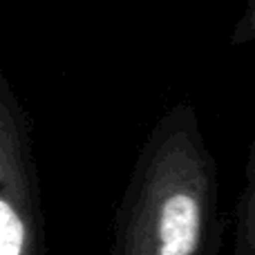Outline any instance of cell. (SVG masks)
<instances>
[{
    "label": "cell",
    "mask_w": 255,
    "mask_h": 255,
    "mask_svg": "<svg viewBox=\"0 0 255 255\" xmlns=\"http://www.w3.org/2000/svg\"><path fill=\"white\" fill-rule=\"evenodd\" d=\"M220 172L188 103L168 108L136 152L115 213L110 255H217Z\"/></svg>",
    "instance_id": "cell-1"
},
{
    "label": "cell",
    "mask_w": 255,
    "mask_h": 255,
    "mask_svg": "<svg viewBox=\"0 0 255 255\" xmlns=\"http://www.w3.org/2000/svg\"><path fill=\"white\" fill-rule=\"evenodd\" d=\"M0 255H47L31 119L0 74Z\"/></svg>",
    "instance_id": "cell-2"
},
{
    "label": "cell",
    "mask_w": 255,
    "mask_h": 255,
    "mask_svg": "<svg viewBox=\"0 0 255 255\" xmlns=\"http://www.w3.org/2000/svg\"><path fill=\"white\" fill-rule=\"evenodd\" d=\"M233 255H255V139L244 168V186L235 213Z\"/></svg>",
    "instance_id": "cell-3"
},
{
    "label": "cell",
    "mask_w": 255,
    "mask_h": 255,
    "mask_svg": "<svg viewBox=\"0 0 255 255\" xmlns=\"http://www.w3.org/2000/svg\"><path fill=\"white\" fill-rule=\"evenodd\" d=\"M229 43L233 45V47H242V45L255 43V0H247L238 22L233 25Z\"/></svg>",
    "instance_id": "cell-4"
}]
</instances>
